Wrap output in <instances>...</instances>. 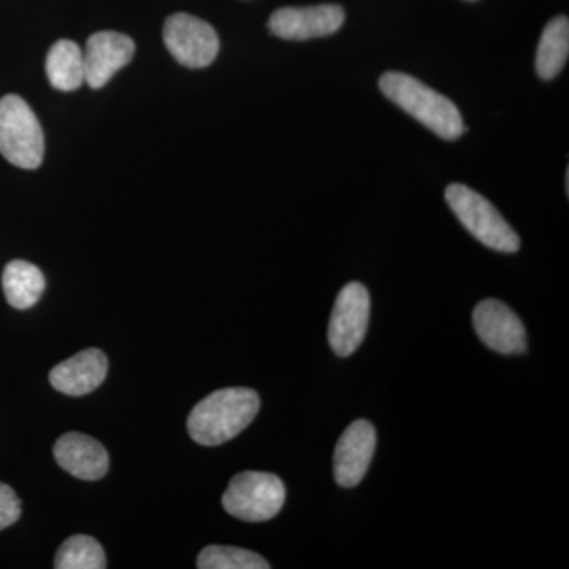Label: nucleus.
<instances>
[{"label": "nucleus", "instance_id": "f257e3e1", "mask_svg": "<svg viewBox=\"0 0 569 569\" xmlns=\"http://www.w3.org/2000/svg\"><path fill=\"white\" fill-rule=\"evenodd\" d=\"M260 406V396L253 389H219L190 411L187 429L201 447H219L249 427Z\"/></svg>", "mask_w": 569, "mask_h": 569}, {"label": "nucleus", "instance_id": "f03ea898", "mask_svg": "<svg viewBox=\"0 0 569 569\" xmlns=\"http://www.w3.org/2000/svg\"><path fill=\"white\" fill-rule=\"evenodd\" d=\"M380 89L391 102L443 140H458L466 132L458 107L417 78L388 71L380 78Z\"/></svg>", "mask_w": 569, "mask_h": 569}, {"label": "nucleus", "instance_id": "7ed1b4c3", "mask_svg": "<svg viewBox=\"0 0 569 569\" xmlns=\"http://www.w3.org/2000/svg\"><path fill=\"white\" fill-rule=\"evenodd\" d=\"M447 201L459 222L470 231L481 244L497 252L515 253L520 247L519 236L503 219L496 206L463 183L448 187Z\"/></svg>", "mask_w": 569, "mask_h": 569}, {"label": "nucleus", "instance_id": "20e7f679", "mask_svg": "<svg viewBox=\"0 0 569 569\" xmlns=\"http://www.w3.org/2000/svg\"><path fill=\"white\" fill-rule=\"evenodd\" d=\"M0 153L14 167L36 170L43 162L44 137L36 112L20 96L0 99Z\"/></svg>", "mask_w": 569, "mask_h": 569}, {"label": "nucleus", "instance_id": "39448f33", "mask_svg": "<svg viewBox=\"0 0 569 569\" xmlns=\"http://www.w3.org/2000/svg\"><path fill=\"white\" fill-rule=\"evenodd\" d=\"M287 490L282 479L264 471H242L224 490L222 505L228 515L244 522L271 520L283 508Z\"/></svg>", "mask_w": 569, "mask_h": 569}, {"label": "nucleus", "instance_id": "423d86ee", "mask_svg": "<svg viewBox=\"0 0 569 569\" xmlns=\"http://www.w3.org/2000/svg\"><path fill=\"white\" fill-rule=\"evenodd\" d=\"M370 318V295L365 284L351 282L337 295L328 340L340 358L353 355L365 340Z\"/></svg>", "mask_w": 569, "mask_h": 569}, {"label": "nucleus", "instance_id": "0eeeda50", "mask_svg": "<svg viewBox=\"0 0 569 569\" xmlns=\"http://www.w3.org/2000/svg\"><path fill=\"white\" fill-rule=\"evenodd\" d=\"M163 40L176 61L190 69L211 66L220 50L219 36L212 26L189 13L168 18Z\"/></svg>", "mask_w": 569, "mask_h": 569}, {"label": "nucleus", "instance_id": "6e6552de", "mask_svg": "<svg viewBox=\"0 0 569 569\" xmlns=\"http://www.w3.org/2000/svg\"><path fill=\"white\" fill-rule=\"evenodd\" d=\"M473 328L481 342L497 353H526L527 332L522 321L497 299L479 302L473 312Z\"/></svg>", "mask_w": 569, "mask_h": 569}, {"label": "nucleus", "instance_id": "1a4fd4ad", "mask_svg": "<svg viewBox=\"0 0 569 569\" xmlns=\"http://www.w3.org/2000/svg\"><path fill=\"white\" fill-rule=\"evenodd\" d=\"M346 11L342 7L323 3L313 7H287L272 13L269 31L284 40H309L331 36L342 28Z\"/></svg>", "mask_w": 569, "mask_h": 569}, {"label": "nucleus", "instance_id": "9d476101", "mask_svg": "<svg viewBox=\"0 0 569 569\" xmlns=\"http://www.w3.org/2000/svg\"><path fill=\"white\" fill-rule=\"evenodd\" d=\"M376 427L358 419L347 427L335 451V478L342 488H355L365 479L376 455Z\"/></svg>", "mask_w": 569, "mask_h": 569}, {"label": "nucleus", "instance_id": "9b49d317", "mask_svg": "<svg viewBox=\"0 0 569 569\" xmlns=\"http://www.w3.org/2000/svg\"><path fill=\"white\" fill-rule=\"evenodd\" d=\"M86 82L92 89H100L133 59L134 43L123 33L103 31L93 33L86 43Z\"/></svg>", "mask_w": 569, "mask_h": 569}, {"label": "nucleus", "instance_id": "f8f14e48", "mask_svg": "<svg viewBox=\"0 0 569 569\" xmlns=\"http://www.w3.org/2000/svg\"><path fill=\"white\" fill-rule=\"evenodd\" d=\"M56 462L71 477L97 481L108 473L110 456L96 438L84 433L69 432L56 441L52 448Z\"/></svg>", "mask_w": 569, "mask_h": 569}, {"label": "nucleus", "instance_id": "ddd939ff", "mask_svg": "<svg viewBox=\"0 0 569 569\" xmlns=\"http://www.w3.org/2000/svg\"><path fill=\"white\" fill-rule=\"evenodd\" d=\"M107 372L108 359L103 351L88 348L56 366L50 373V383L62 395L82 397L96 391Z\"/></svg>", "mask_w": 569, "mask_h": 569}, {"label": "nucleus", "instance_id": "4468645a", "mask_svg": "<svg viewBox=\"0 0 569 569\" xmlns=\"http://www.w3.org/2000/svg\"><path fill=\"white\" fill-rule=\"evenodd\" d=\"M44 277L36 264L14 260L3 269L2 288L7 301L18 310L31 309L44 291Z\"/></svg>", "mask_w": 569, "mask_h": 569}, {"label": "nucleus", "instance_id": "2eb2a0df", "mask_svg": "<svg viewBox=\"0 0 569 569\" xmlns=\"http://www.w3.org/2000/svg\"><path fill=\"white\" fill-rule=\"evenodd\" d=\"M47 74L52 88L62 92L77 91L86 82L84 54L74 41L59 40L47 58Z\"/></svg>", "mask_w": 569, "mask_h": 569}, {"label": "nucleus", "instance_id": "dca6fc26", "mask_svg": "<svg viewBox=\"0 0 569 569\" xmlns=\"http://www.w3.org/2000/svg\"><path fill=\"white\" fill-rule=\"evenodd\" d=\"M569 54V21L557 17L546 26L537 52V71L542 80H553L563 70Z\"/></svg>", "mask_w": 569, "mask_h": 569}, {"label": "nucleus", "instance_id": "f3484780", "mask_svg": "<svg viewBox=\"0 0 569 569\" xmlns=\"http://www.w3.org/2000/svg\"><path fill=\"white\" fill-rule=\"evenodd\" d=\"M56 569H103L107 557L102 545L88 535L67 538L56 553Z\"/></svg>", "mask_w": 569, "mask_h": 569}, {"label": "nucleus", "instance_id": "a211bd4d", "mask_svg": "<svg viewBox=\"0 0 569 569\" xmlns=\"http://www.w3.org/2000/svg\"><path fill=\"white\" fill-rule=\"evenodd\" d=\"M200 569H269L271 565L252 550L233 546H208L198 556Z\"/></svg>", "mask_w": 569, "mask_h": 569}, {"label": "nucleus", "instance_id": "6ab92c4d", "mask_svg": "<svg viewBox=\"0 0 569 569\" xmlns=\"http://www.w3.org/2000/svg\"><path fill=\"white\" fill-rule=\"evenodd\" d=\"M21 518V500L10 486L0 482V530L9 529Z\"/></svg>", "mask_w": 569, "mask_h": 569}]
</instances>
